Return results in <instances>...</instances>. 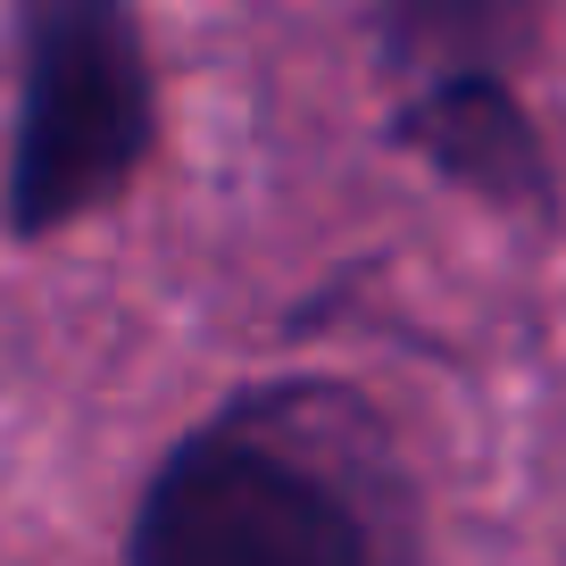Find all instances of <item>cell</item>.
<instances>
[{"mask_svg":"<svg viewBox=\"0 0 566 566\" xmlns=\"http://www.w3.org/2000/svg\"><path fill=\"white\" fill-rule=\"evenodd\" d=\"M549 0H375L384 51L417 84L433 75H500L533 42Z\"/></svg>","mask_w":566,"mask_h":566,"instance_id":"cell-4","label":"cell"},{"mask_svg":"<svg viewBox=\"0 0 566 566\" xmlns=\"http://www.w3.org/2000/svg\"><path fill=\"white\" fill-rule=\"evenodd\" d=\"M150 142V67L125 0H34L25 9L18 150H9V217L51 233L108 200Z\"/></svg>","mask_w":566,"mask_h":566,"instance_id":"cell-2","label":"cell"},{"mask_svg":"<svg viewBox=\"0 0 566 566\" xmlns=\"http://www.w3.org/2000/svg\"><path fill=\"white\" fill-rule=\"evenodd\" d=\"M134 566H375V533L350 483L259 408L159 467Z\"/></svg>","mask_w":566,"mask_h":566,"instance_id":"cell-1","label":"cell"},{"mask_svg":"<svg viewBox=\"0 0 566 566\" xmlns=\"http://www.w3.org/2000/svg\"><path fill=\"white\" fill-rule=\"evenodd\" d=\"M400 142L492 200H542L549 192L542 142H533L525 108L509 101L500 75H433V84H417V101L400 108Z\"/></svg>","mask_w":566,"mask_h":566,"instance_id":"cell-3","label":"cell"}]
</instances>
